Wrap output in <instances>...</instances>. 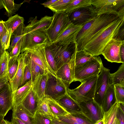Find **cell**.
<instances>
[{"instance_id": "20", "label": "cell", "mask_w": 124, "mask_h": 124, "mask_svg": "<svg viewBox=\"0 0 124 124\" xmlns=\"http://www.w3.org/2000/svg\"><path fill=\"white\" fill-rule=\"evenodd\" d=\"M37 18V16L34 18H30L28 22V23L30 22V23L26 26H25L23 33L47 28L52 22L53 17L46 16L39 20H38Z\"/></svg>"}, {"instance_id": "48", "label": "cell", "mask_w": 124, "mask_h": 124, "mask_svg": "<svg viewBox=\"0 0 124 124\" xmlns=\"http://www.w3.org/2000/svg\"><path fill=\"white\" fill-rule=\"evenodd\" d=\"M57 118L59 120L67 124H78L73 120L65 116H58L57 117Z\"/></svg>"}, {"instance_id": "36", "label": "cell", "mask_w": 124, "mask_h": 124, "mask_svg": "<svg viewBox=\"0 0 124 124\" xmlns=\"http://www.w3.org/2000/svg\"><path fill=\"white\" fill-rule=\"evenodd\" d=\"M9 54L5 50L0 56V79L8 77Z\"/></svg>"}, {"instance_id": "59", "label": "cell", "mask_w": 124, "mask_h": 124, "mask_svg": "<svg viewBox=\"0 0 124 124\" xmlns=\"http://www.w3.org/2000/svg\"><path fill=\"white\" fill-rule=\"evenodd\" d=\"M4 8V7L2 0H0V9Z\"/></svg>"}, {"instance_id": "5", "label": "cell", "mask_w": 124, "mask_h": 124, "mask_svg": "<svg viewBox=\"0 0 124 124\" xmlns=\"http://www.w3.org/2000/svg\"><path fill=\"white\" fill-rule=\"evenodd\" d=\"M97 14H111L124 18V0H92Z\"/></svg>"}, {"instance_id": "8", "label": "cell", "mask_w": 124, "mask_h": 124, "mask_svg": "<svg viewBox=\"0 0 124 124\" xmlns=\"http://www.w3.org/2000/svg\"><path fill=\"white\" fill-rule=\"evenodd\" d=\"M50 42L44 29L23 33L21 53L37 46Z\"/></svg>"}, {"instance_id": "60", "label": "cell", "mask_w": 124, "mask_h": 124, "mask_svg": "<svg viewBox=\"0 0 124 124\" xmlns=\"http://www.w3.org/2000/svg\"><path fill=\"white\" fill-rule=\"evenodd\" d=\"M112 124H119V122L116 117L114 121Z\"/></svg>"}, {"instance_id": "40", "label": "cell", "mask_w": 124, "mask_h": 124, "mask_svg": "<svg viewBox=\"0 0 124 124\" xmlns=\"http://www.w3.org/2000/svg\"><path fill=\"white\" fill-rule=\"evenodd\" d=\"M64 116L73 120L78 124H94L83 114L71 115L68 113Z\"/></svg>"}, {"instance_id": "61", "label": "cell", "mask_w": 124, "mask_h": 124, "mask_svg": "<svg viewBox=\"0 0 124 124\" xmlns=\"http://www.w3.org/2000/svg\"><path fill=\"white\" fill-rule=\"evenodd\" d=\"M3 124H11V122H9L7 120H4Z\"/></svg>"}, {"instance_id": "51", "label": "cell", "mask_w": 124, "mask_h": 124, "mask_svg": "<svg viewBox=\"0 0 124 124\" xmlns=\"http://www.w3.org/2000/svg\"><path fill=\"white\" fill-rule=\"evenodd\" d=\"M4 24V21L0 20V39L5 31L7 30Z\"/></svg>"}, {"instance_id": "43", "label": "cell", "mask_w": 124, "mask_h": 124, "mask_svg": "<svg viewBox=\"0 0 124 124\" xmlns=\"http://www.w3.org/2000/svg\"><path fill=\"white\" fill-rule=\"evenodd\" d=\"M35 124H52V119L37 112L34 115Z\"/></svg>"}, {"instance_id": "55", "label": "cell", "mask_w": 124, "mask_h": 124, "mask_svg": "<svg viewBox=\"0 0 124 124\" xmlns=\"http://www.w3.org/2000/svg\"><path fill=\"white\" fill-rule=\"evenodd\" d=\"M119 108L123 112H124V103H119Z\"/></svg>"}, {"instance_id": "35", "label": "cell", "mask_w": 124, "mask_h": 124, "mask_svg": "<svg viewBox=\"0 0 124 124\" xmlns=\"http://www.w3.org/2000/svg\"><path fill=\"white\" fill-rule=\"evenodd\" d=\"M3 3L6 11V14L9 17L18 11L23 2L19 4L15 3L14 0H3Z\"/></svg>"}, {"instance_id": "57", "label": "cell", "mask_w": 124, "mask_h": 124, "mask_svg": "<svg viewBox=\"0 0 124 124\" xmlns=\"http://www.w3.org/2000/svg\"><path fill=\"white\" fill-rule=\"evenodd\" d=\"M4 116L0 115V124H3Z\"/></svg>"}, {"instance_id": "53", "label": "cell", "mask_w": 124, "mask_h": 124, "mask_svg": "<svg viewBox=\"0 0 124 124\" xmlns=\"http://www.w3.org/2000/svg\"><path fill=\"white\" fill-rule=\"evenodd\" d=\"M11 124H25L17 118L12 117L11 122Z\"/></svg>"}, {"instance_id": "21", "label": "cell", "mask_w": 124, "mask_h": 124, "mask_svg": "<svg viewBox=\"0 0 124 124\" xmlns=\"http://www.w3.org/2000/svg\"><path fill=\"white\" fill-rule=\"evenodd\" d=\"M32 90V82L31 79L23 86L12 92V108L22 104L25 99Z\"/></svg>"}, {"instance_id": "45", "label": "cell", "mask_w": 124, "mask_h": 124, "mask_svg": "<svg viewBox=\"0 0 124 124\" xmlns=\"http://www.w3.org/2000/svg\"><path fill=\"white\" fill-rule=\"evenodd\" d=\"M31 79V72L29 68L26 65L25 69L23 81L19 88L23 86L28 81Z\"/></svg>"}, {"instance_id": "6", "label": "cell", "mask_w": 124, "mask_h": 124, "mask_svg": "<svg viewBox=\"0 0 124 124\" xmlns=\"http://www.w3.org/2000/svg\"><path fill=\"white\" fill-rule=\"evenodd\" d=\"M52 22L44 30L50 43H53L70 23L69 17L64 12L54 13Z\"/></svg>"}, {"instance_id": "41", "label": "cell", "mask_w": 124, "mask_h": 124, "mask_svg": "<svg viewBox=\"0 0 124 124\" xmlns=\"http://www.w3.org/2000/svg\"><path fill=\"white\" fill-rule=\"evenodd\" d=\"M12 33L11 30L8 31L7 29L0 38L1 45L5 50H7L9 47L11 37Z\"/></svg>"}, {"instance_id": "37", "label": "cell", "mask_w": 124, "mask_h": 124, "mask_svg": "<svg viewBox=\"0 0 124 124\" xmlns=\"http://www.w3.org/2000/svg\"><path fill=\"white\" fill-rule=\"evenodd\" d=\"M72 0H57L52 5L47 7L54 13L64 12Z\"/></svg>"}, {"instance_id": "2", "label": "cell", "mask_w": 124, "mask_h": 124, "mask_svg": "<svg viewBox=\"0 0 124 124\" xmlns=\"http://www.w3.org/2000/svg\"><path fill=\"white\" fill-rule=\"evenodd\" d=\"M119 18L113 14H103L97 15L84 24L76 39L77 50H83L86 43L98 32Z\"/></svg>"}, {"instance_id": "11", "label": "cell", "mask_w": 124, "mask_h": 124, "mask_svg": "<svg viewBox=\"0 0 124 124\" xmlns=\"http://www.w3.org/2000/svg\"><path fill=\"white\" fill-rule=\"evenodd\" d=\"M78 104L83 115L94 124L103 119L104 111L101 107L93 99Z\"/></svg>"}, {"instance_id": "3", "label": "cell", "mask_w": 124, "mask_h": 124, "mask_svg": "<svg viewBox=\"0 0 124 124\" xmlns=\"http://www.w3.org/2000/svg\"><path fill=\"white\" fill-rule=\"evenodd\" d=\"M98 76L83 80L79 86L74 89L67 88L68 94L78 104L93 99Z\"/></svg>"}, {"instance_id": "58", "label": "cell", "mask_w": 124, "mask_h": 124, "mask_svg": "<svg viewBox=\"0 0 124 124\" xmlns=\"http://www.w3.org/2000/svg\"><path fill=\"white\" fill-rule=\"evenodd\" d=\"M94 124H104L103 119H102L98 121Z\"/></svg>"}, {"instance_id": "46", "label": "cell", "mask_w": 124, "mask_h": 124, "mask_svg": "<svg viewBox=\"0 0 124 124\" xmlns=\"http://www.w3.org/2000/svg\"><path fill=\"white\" fill-rule=\"evenodd\" d=\"M124 23L116 34L113 39L121 41H124Z\"/></svg>"}, {"instance_id": "15", "label": "cell", "mask_w": 124, "mask_h": 124, "mask_svg": "<svg viewBox=\"0 0 124 124\" xmlns=\"http://www.w3.org/2000/svg\"><path fill=\"white\" fill-rule=\"evenodd\" d=\"M75 65V52L70 61L59 68L56 73L57 78L62 81L67 88L73 82Z\"/></svg>"}, {"instance_id": "12", "label": "cell", "mask_w": 124, "mask_h": 124, "mask_svg": "<svg viewBox=\"0 0 124 124\" xmlns=\"http://www.w3.org/2000/svg\"><path fill=\"white\" fill-rule=\"evenodd\" d=\"M67 15L70 22L76 25H83L97 16L95 9L92 5L79 8Z\"/></svg>"}, {"instance_id": "16", "label": "cell", "mask_w": 124, "mask_h": 124, "mask_svg": "<svg viewBox=\"0 0 124 124\" xmlns=\"http://www.w3.org/2000/svg\"><path fill=\"white\" fill-rule=\"evenodd\" d=\"M124 41L113 38L106 45L102 52L101 54L108 61L121 63L119 56L120 46Z\"/></svg>"}, {"instance_id": "47", "label": "cell", "mask_w": 124, "mask_h": 124, "mask_svg": "<svg viewBox=\"0 0 124 124\" xmlns=\"http://www.w3.org/2000/svg\"><path fill=\"white\" fill-rule=\"evenodd\" d=\"M116 117L119 124H124V112H123L119 108V107L117 113Z\"/></svg>"}, {"instance_id": "25", "label": "cell", "mask_w": 124, "mask_h": 124, "mask_svg": "<svg viewBox=\"0 0 124 124\" xmlns=\"http://www.w3.org/2000/svg\"><path fill=\"white\" fill-rule=\"evenodd\" d=\"M116 102L114 85L111 84L106 91L102 101L101 106L104 112L107 111Z\"/></svg>"}, {"instance_id": "13", "label": "cell", "mask_w": 124, "mask_h": 124, "mask_svg": "<svg viewBox=\"0 0 124 124\" xmlns=\"http://www.w3.org/2000/svg\"><path fill=\"white\" fill-rule=\"evenodd\" d=\"M67 87L58 78L49 74L45 91V95L57 100L67 93Z\"/></svg>"}, {"instance_id": "44", "label": "cell", "mask_w": 124, "mask_h": 124, "mask_svg": "<svg viewBox=\"0 0 124 124\" xmlns=\"http://www.w3.org/2000/svg\"><path fill=\"white\" fill-rule=\"evenodd\" d=\"M23 39V37L18 42L12 50L9 53V57H18L20 54Z\"/></svg>"}, {"instance_id": "1", "label": "cell", "mask_w": 124, "mask_h": 124, "mask_svg": "<svg viewBox=\"0 0 124 124\" xmlns=\"http://www.w3.org/2000/svg\"><path fill=\"white\" fill-rule=\"evenodd\" d=\"M124 23V18H119L98 32L89 40L83 50L93 56L101 54L104 48L114 37Z\"/></svg>"}, {"instance_id": "9", "label": "cell", "mask_w": 124, "mask_h": 124, "mask_svg": "<svg viewBox=\"0 0 124 124\" xmlns=\"http://www.w3.org/2000/svg\"><path fill=\"white\" fill-rule=\"evenodd\" d=\"M110 70L103 66L98 76L93 99L101 106L105 94L108 87L112 84Z\"/></svg>"}, {"instance_id": "7", "label": "cell", "mask_w": 124, "mask_h": 124, "mask_svg": "<svg viewBox=\"0 0 124 124\" xmlns=\"http://www.w3.org/2000/svg\"><path fill=\"white\" fill-rule=\"evenodd\" d=\"M52 52L58 69L69 62L77 47L76 42L63 45L51 43Z\"/></svg>"}, {"instance_id": "50", "label": "cell", "mask_w": 124, "mask_h": 124, "mask_svg": "<svg viewBox=\"0 0 124 124\" xmlns=\"http://www.w3.org/2000/svg\"><path fill=\"white\" fill-rule=\"evenodd\" d=\"M119 56L121 63H124V42L121 45L120 49Z\"/></svg>"}, {"instance_id": "54", "label": "cell", "mask_w": 124, "mask_h": 124, "mask_svg": "<svg viewBox=\"0 0 124 124\" xmlns=\"http://www.w3.org/2000/svg\"><path fill=\"white\" fill-rule=\"evenodd\" d=\"M52 124H67L59 120L57 117H55L52 119Z\"/></svg>"}, {"instance_id": "4", "label": "cell", "mask_w": 124, "mask_h": 124, "mask_svg": "<svg viewBox=\"0 0 124 124\" xmlns=\"http://www.w3.org/2000/svg\"><path fill=\"white\" fill-rule=\"evenodd\" d=\"M103 66L101 58L98 56L82 64L75 66L73 82H81L90 77L98 76Z\"/></svg>"}, {"instance_id": "34", "label": "cell", "mask_w": 124, "mask_h": 124, "mask_svg": "<svg viewBox=\"0 0 124 124\" xmlns=\"http://www.w3.org/2000/svg\"><path fill=\"white\" fill-rule=\"evenodd\" d=\"M18 57L9 56L8 74L9 82L12 80L17 71L18 65Z\"/></svg>"}, {"instance_id": "17", "label": "cell", "mask_w": 124, "mask_h": 124, "mask_svg": "<svg viewBox=\"0 0 124 124\" xmlns=\"http://www.w3.org/2000/svg\"><path fill=\"white\" fill-rule=\"evenodd\" d=\"M12 92L9 83L0 91V115L4 116L13 107Z\"/></svg>"}, {"instance_id": "23", "label": "cell", "mask_w": 124, "mask_h": 124, "mask_svg": "<svg viewBox=\"0 0 124 124\" xmlns=\"http://www.w3.org/2000/svg\"><path fill=\"white\" fill-rule=\"evenodd\" d=\"M12 117L17 118L25 124H35L34 115L21 104L12 108Z\"/></svg>"}, {"instance_id": "52", "label": "cell", "mask_w": 124, "mask_h": 124, "mask_svg": "<svg viewBox=\"0 0 124 124\" xmlns=\"http://www.w3.org/2000/svg\"><path fill=\"white\" fill-rule=\"evenodd\" d=\"M57 0H49L41 4L43 5L45 7L47 8L52 5Z\"/></svg>"}, {"instance_id": "56", "label": "cell", "mask_w": 124, "mask_h": 124, "mask_svg": "<svg viewBox=\"0 0 124 124\" xmlns=\"http://www.w3.org/2000/svg\"><path fill=\"white\" fill-rule=\"evenodd\" d=\"M5 51L2 46L0 39V56Z\"/></svg>"}, {"instance_id": "32", "label": "cell", "mask_w": 124, "mask_h": 124, "mask_svg": "<svg viewBox=\"0 0 124 124\" xmlns=\"http://www.w3.org/2000/svg\"><path fill=\"white\" fill-rule=\"evenodd\" d=\"M95 56H93L84 50H77L76 48L75 52V66L82 64L93 59Z\"/></svg>"}, {"instance_id": "22", "label": "cell", "mask_w": 124, "mask_h": 124, "mask_svg": "<svg viewBox=\"0 0 124 124\" xmlns=\"http://www.w3.org/2000/svg\"><path fill=\"white\" fill-rule=\"evenodd\" d=\"M49 74L47 73L39 74L32 82V90L39 100L45 96V90Z\"/></svg>"}, {"instance_id": "14", "label": "cell", "mask_w": 124, "mask_h": 124, "mask_svg": "<svg viewBox=\"0 0 124 124\" xmlns=\"http://www.w3.org/2000/svg\"><path fill=\"white\" fill-rule=\"evenodd\" d=\"M83 25H76L70 22L53 43L63 45L76 42V39Z\"/></svg>"}, {"instance_id": "28", "label": "cell", "mask_w": 124, "mask_h": 124, "mask_svg": "<svg viewBox=\"0 0 124 124\" xmlns=\"http://www.w3.org/2000/svg\"><path fill=\"white\" fill-rule=\"evenodd\" d=\"M25 26L24 23H21L12 33L10 41L11 44L9 48L7 51L9 53L22 39L23 36V31Z\"/></svg>"}, {"instance_id": "42", "label": "cell", "mask_w": 124, "mask_h": 124, "mask_svg": "<svg viewBox=\"0 0 124 124\" xmlns=\"http://www.w3.org/2000/svg\"><path fill=\"white\" fill-rule=\"evenodd\" d=\"M115 97L117 102L124 103V87L115 85H114Z\"/></svg>"}, {"instance_id": "24", "label": "cell", "mask_w": 124, "mask_h": 124, "mask_svg": "<svg viewBox=\"0 0 124 124\" xmlns=\"http://www.w3.org/2000/svg\"><path fill=\"white\" fill-rule=\"evenodd\" d=\"M39 101L38 97L32 90L22 104L25 108L34 115L37 111Z\"/></svg>"}, {"instance_id": "26", "label": "cell", "mask_w": 124, "mask_h": 124, "mask_svg": "<svg viewBox=\"0 0 124 124\" xmlns=\"http://www.w3.org/2000/svg\"><path fill=\"white\" fill-rule=\"evenodd\" d=\"M44 98L51 112L55 117L64 116L68 114L56 101L47 95H45Z\"/></svg>"}, {"instance_id": "18", "label": "cell", "mask_w": 124, "mask_h": 124, "mask_svg": "<svg viewBox=\"0 0 124 124\" xmlns=\"http://www.w3.org/2000/svg\"><path fill=\"white\" fill-rule=\"evenodd\" d=\"M18 68L12 80L9 82L12 92L17 89L21 85L23 79L26 64L23 53H21L18 57Z\"/></svg>"}, {"instance_id": "30", "label": "cell", "mask_w": 124, "mask_h": 124, "mask_svg": "<svg viewBox=\"0 0 124 124\" xmlns=\"http://www.w3.org/2000/svg\"><path fill=\"white\" fill-rule=\"evenodd\" d=\"M92 0H72L65 12L68 15L79 8L92 5Z\"/></svg>"}, {"instance_id": "19", "label": "cell", "mask_w": 124, "mask_h": 124, "mask_svg": "<svg viewBox=\"0 0 124 124\" xmlns=\"http://www.w3.org/2000/svg\"><path fill=\"white\" fill-rule=\"evenodd\" d=\"M56 101L69 114L71 115L83 114L79 104L67 93Z\"/></svg>"}, {"instance_id": "38", "label": "cell", "mask_w": 124, "mask_h": 124, "mask_svg": "<svg viewBox=\"0 0 124 124\" xmlns=\"http://www.w3.org/2000/svg\"><path fill=\"white\" fill-rule=\"evenodd\" d=\"M37 112L52 119L56 117L51 112L44 97L39 100Z\"/></svg>"}, {"instance_id": "39", "label": "cell", "mask_w": 124, "mask_h": 124, "mask_svg": "<svg viewBox=\"0 0 124 124\" xmlns=\"http://www.w3.org/2000/svg\"><path fill=\"white\" fill-rule=\"evenodd\" d=\"M45 50L46 58L48 63L56 74L58 69L53 55L51 43L50 42L45 45Z\"/></svg>"}, {"instance_id": "31", "label": "cell", "mask_w": 124, "mask_h": 124, "mask_svg": "<svg viewBox=\"0 0 124 124\" xmlns=\"http://www.w3.org/2000/svg\"><path fill=\"white\" fill-rule=\"evenodd\" d=\"M119 107V103L116 102L107 111L104 112V124H112L116 117Z\"/></svg>"}, {"instance_id": "49", "label": "cell", "mask_w": 124, "mask_h": 124, "mask_svg": "<svg viewBox=\"0 0 124 124\" xmlns=\"http://www.w3.org/2000/svg\"><path fill=\"white\" fill-rule=\"evenodd\" d=\"M9 82L8 77L0 79V91L6 86Z\"/></svg>"}, {"instance_id": "29", "label": "cell", "mask_w": 124, "mask_h": 124, "mask_svg": "<svg viewBox=\"0 0 124 124\" xmlns=\"http://www.w3.org/2000/svg\"><path fill=\"white\" fill-rule=\"evenodd\" d=\"M24 19L23 17L18 14L9 17L6 21H4V25L8 31L11 30L12 33L20 24L24 23Z\"/></svg>"}, {"instance_id": "33", "label": "cell", "mask_w": 124, "mask_h": 124, "mask_svg": "<svg viewBox=\"0 0 124 124\" xmlns=\"http://www.w3.org/2000/svg\"><path fill=\"white\" fill-rule=\"evenodd\" d=\"M110 77L112 84L124 87V63H122L115 72L110 73Z\"/></svg>"}, {"instance_id": "10", "label": "cell", "mask_w": 124, "mask_h": 124, "mask_svg": "<svg viewBox=\"0 0 124 124\" xmlns=\"http://www.w3.org/2000/svg\"><path fill=\"white\" fill-rule=\"evenodd\" d=\"M46 44L39 45L24 52L46 73L57 78L47 61L45 50Z\"/></svg>"}, {"instance_id": "27", "label": "cell", "mask_w": 124, "mask_h": 124, "mask_svg": "<svg viewBox=\"0 0 124 124\" xmlns=\"http://www.w3.org/2000/svg\"><path fill=\"white\" fill-rule=\"evenodd\" d=\"M24 54L25 60L26 65L29 68L31 72V80L33 82L36 77L39 74L46 73L44 71L35 63L25 53Z\"/></svg>"}]
</instances>
